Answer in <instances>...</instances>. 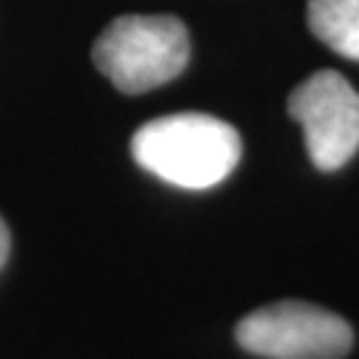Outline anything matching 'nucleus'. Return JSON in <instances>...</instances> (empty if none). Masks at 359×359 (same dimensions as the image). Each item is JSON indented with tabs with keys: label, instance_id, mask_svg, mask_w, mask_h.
Instances as JSON below:
<instances>
[{
	"label": "nucleus",
	"instance_id": "20e7f679",
	"mask_svg": "<svg viewBox=\"0 0 359 359\" xmlns=\"http://www.w3.org/2000/svg\"><path fill=\"white\" fill-rule=\"evenodd\" d=\"M287 112L304 128L314 168H344L359 149V93L341 72L320 69L287 99Z\"/></svg>",
	"mask_w": 359,
	"mask_h": 359
},
{
	"label": "nucleus",
	"instance_id": "39448f33",
	"mask_svg": "<svg viewBox=\"0 0 359 359\" xmlns=\"http://www.w3.org/2000/svg\"><path fill=\"white\" fill-rule=\"evenodd\" d=\"M306 19L317 40L359 62V0H309Z\"/></svg>",
	"mask_w": 359,
	"mask_h": 359
},
{
	"label": "nucleus",
	"instance_id": "423d86ee",
	"mask_svg": "<svg viewBox=\"0 0 359 359\" xmlns=\"http://www.w3.org/2000/svg\"><path fill=\"white\" fill-rule=\"evenodd\" d=\"M8 253H11V234H8V226H6V221L0 218V269L6 266V261H8Z\"/></svg>",
	"mask_w": 359,
	"mask_h": 359
},
{
	"label": "nucleus",
	"instance_id": "7ed1b4c3",
	"mask_svg": "<svg viewBox=\"0 0 359 359\" xmlns=\"http://www.w3.org/2000/svg\"><path fill=\"white\" fill-rule=\"evenodd\" d=\"M234 335L248 354L264 359H344L354 344L344 317L304 301L256 309Z\"/></svg>",
	"mask_w": 359,
	"mask_h": 359
},
{
	"label": "nucleus",
	"instance_id": "f257e3e1",
	"mask_svg": "<svg viewBox=\"0 0 359 359\" xmlns=\"http://www.w3.org/2000/svg\"><path fill=\"white\" fill-rule=\"evenodd\" d=\"M133 160L165 184L210 189L229 176L243 157L234 126L203 112L157 117L133 133Z\"/></svg>",
	"mask_w": 359,
	"mask_h": 359
},
{
	"label": "nucleus",
	"instance_id": "f03ea898",
	"mask_svg": "<svg viewBox=\"0 0 359 359\" xmlns=\"http://www.w3.org/2000/svg\"><path fill=\"white\" fill-rule=\"evenodd\" d=\"M189 32L176 16H120L93 46V62L102 75L123 93L160 88L189 65Z\"/></svg>",
	"mask_w": 359,
	"mask_h": 359
}]
</instances>
